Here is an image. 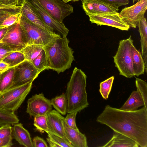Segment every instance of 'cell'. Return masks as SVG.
I'll list each match as a JSON object with an SVG mask.
<instances>
[{"instance_id": "cell-6", "label": "cell", "mask_w": 147, "mask_h": 147, "mask_svg": "<svg viewBox=\"0 0 147 147\" xmlns=\"http://www.w3.org/2000/svg\"><path fill=\"white\" fill-rule=\"evenodd\" d=\"M20 24L25 34L28 45L38 44L45 46L55 39L61 37L59 34H52L37 26L22 15Z\"/></svg>"}, {"instance_id": "cell-8", "label": "cell", "mask_w": 147, "mask_h": 147, "mask_svg": "<svg viewBox=\"0 0 147 147\" xmlns=\"http://www.w3.org/2000/svg\"><path fill=\"white\" fill-rule=\"evenodd\" d=\"M147 8V0H140L135 4L122 9L119 14L130 27L135 28L139 20L144 18Z\"/></svg>"}, {"instance_id": "cell-22", "label": "cell", "mask_w": 147, "mask_h": 147, "mask_svg": "<svg viewBox=\"0 0 147 147\" xmlns=\"http://www.w3.org/2000/svg\"><path fill=\"white\" fill-rule=\"evenodd\" d=\"M133 66L134 76H138L144 74L145 66L141 53L135 47L133 44L131 47Z\"/></svg>"}, {"instance_id": "cell-12", "label": "cell", "mask_w": 147, "mask_h": 147, "mask_svg": "<svg viewBox=\"0 0 147 147\" xmlns=\"http://www.w3.org/2000/svg\"><path fill=\"white\" fill-rule=\"evenodd\" d=\"M27 103L26 112L31 116L46 115L52 109L50 100L46 98L42 93L32 96Z\"/></svg>"}, {"instance_id": "cell-20", "label": "cell", "mask_w": 147, "mask_h": 147, "mask_svg": "<svg viewBox=\"0 0 147 147\" xmlns=\"http://www.w3.org/2000/svg\"><path fill=\"white\" fill-rule=\"evenodd\" d=\"M143 106L147 109L143 98L137 90L132 91L128 99L119 109L125 111H133Z\"/></svg>"}, {"instance_id": "cell-39", "label": "cell", "mask_w": 147, "mask_h": 147, "mask_svg": "<svg viewBox=\"0 0 147 147\" xmlns=\"http://www.w3.org/2000/svg\"><path fill=\"white\" fill-rule=\"evenodd\" d=\"M33 147H47L46 141L42 138L38 136L34 137L32 140Z\"/></svg>"}, {"instance_id": "cell-13", "label": "cell", "mask_w": 147, "mask_h": 147, "mask_svg": "<svg viewBox=\"0 0 147 147\" xmlns=\"http://www.w3.org/2000/svg\"><path fill=\"white\" fill-rule=\"evenodd\" d=\"M88 16L91 23L96 24L97 26H108L124 31H128L130 27L121 18L119 13Z\"/></svg>"}, {"instance_id": "cell-43", "label": "cell", "mask_w": 147, "mask_h": 147, "mask_svg": "<svg viewBox=\"0 0 147 147\" xmlns=\"http://www.w3.org/2000/svg\"><path fill=\"white\" fill-rule=\"evenodd\" d=\"M7 28H0V41L3 39L7 30Z\"/></svg>"}, {"instance_id": "cell-45", "label": "cell", "mask_w": 147, "mask_h": 147, "mask_svg": "<svg viewBox=\"0 0 147 147\" xmlns=\"http://www.w3.org/2000/svg\"><path fill=\"white\" fill-rule=\"evenodd\" d=\"M26 0H18L17 6L21 7L26 2Z\"/></svg>"}, {"instance_id": "cell-14", "label": "cell", "mask_w": 147, "mask_h": 147, "mask_svg": "<svg viewBox=\"0 0 147 147\" xmlns=\"http://www.w3.org/2000/svg\"><path fill=\"white\" fill-rule=\"evenodd\" d=\"M82 7L87 15L114 14L119 8L107 4L99 0H82Z\"/></svg>"}, {"instance_id": "cell-25", "label": "cell", "mask_w": 147, "mask_h": 147, "mask_svg": "<svg viewBox=\"0 0 147 147\" xmlns=\"http://www.w3.org/2000/svg\"><path fill=\"white\" fill-rule=\"evenodd\" d=\"M44 47L38 44L28 45L20 51L24 54L26 60L31 62L40 54Z\"/></svg>"}, {"instance_id": "cell-19", "label": "cell", "mask_w": 147, "mask_h": 147, "mask_svg": "<svg viewBox=\"0 0 147 147\" xmlns=\"http://www.w3.org/2000/svg\"><path fill=\"white\" fill-rule=\"evenodd\" d=\"M104 147H139V145L129 138L117 132L114 131L111 140Z\"/></svg>"}, {"instance_id": "cell-40", "label": "cell", "mask_w": 147, "mask_h": 147, "mask_svg": "<svg viewBox=\"0 0 147 147\" xmlns=\"http://www.w3.org/2000/svg\"><path fill=\"white\" fill-rule=\"evenodd\" d=\"M12 136L0 138V147H10L13 145Z\"/></svg>"}, {"instance_id": "cell-26", "label": "cell", "mask_w": 147, "mask_h": 147, "mask_svg": "<svg viewBox=\"0 0 147 147\" xmlns=\"http://www.w3.org/2000/svg\"><path fill=\"white\" fill-rule=\"evenodd\" d=\"M19 121L14 112L0 108V127L6 125H13Z\"/></svg>"}, {"instance_id": "cell-31", "label": "cell", "mask_w": 147, "mask_h": 147, "mask_svg": "<svg viewBox=\"0 0 147 147\" xmlns=\"http://www.w3.org/2000/svg\"><path fill=\"white\" fill-rule=\"evenodd\" d=\"M135 83L137 90L142 96L145 106L147 108V83L145 81L138 78H136Z\"/></svg>"}, {"instance_id": "cell-9", "label": "cell", "mask_w": 147, "mask_h": 147, "mask_svg": "<svg viewBox=\"0 0 147 147\" xmlns=\"http://www.w3.org/2000/svg\"><path fill=\"white\" fill-rule=\"evenodd\" d=\"M42 6L59 22L63 23L73 12V7L61 0H37Z\"/></svg>"}, {"instance_id": "cell-47", "label": "cell", "mask_w": 147, "mask_h": 147, "mask_svg": "<svg viewBox=\"0 0 147 147\" xmlns=\"http://www.w3.org/2000/svg\"><path fill=\"white\" fill-rule=\"evenodd\" d=\"M133 1V3H134L135 1H138L139 0H132Z\"/></svg>"}, {"instance_id": "cell-28", "label": "cell", "mask_w": 147, "mask_h": 147, "mask_svg": "<svg viewBox=\"0 0 147 147\" xmlns=\"http://www.w3.org/2000/svg\"><path fill=\"white\" fill-rule=\"evenodd\" d=\"M114 77L112 76L100 84L99 92L102 98L107 100L111 91Z\"/></svg>"}, {"instance_id": "cell-42", "label": "cell", "mask_w": 147, "mask_h": 147, "mask_svg": "<svg viewBox=\"0 0 147 147\" xmlns=\"http://www.w3.org/2000/svg\"><path fill=\"white\" fill-rule=\"evenodd\" d=\"M10 67L6 63L1 61H0V74L6 71Z\"/></svg>"}, {"instance_id": "cell-32", "label": "cell", "mask_w": 147, "mask_h": 147, "mask_svg": "<svg viewBox=\"0 0 147 147\" xmlns=\"http://www.w3.org/2000/svg\"><path fill=\"white\" fill-rule=\"evenodd\" d=\"M48 138L56 144L58 147H73L66 139L57 136L50 131L47 132Z\"/></svg>"}, {"instance_id": "cell-5", "label": "cell", "mask_w": 147, "mask_h": 147, "mask_svg": "<svg viewBox=\"0 0 147 147\" xmlns=\"http://www.w3.org/2000/svg\"><path fill=\"white\" fill-rule=\"evenodd\" d=\"M133 44L131 36L127 39L121 40L117 51L113 57L115 66L119 74L128 78L134 76L131 51Z\"/></svg>"}, {"instance_id": "cell-44", "label": "cell", "mask_w": 147, "mask_h": 147, "mask_svg": "<svg viewBox=\"0 0 147 147\" xmlns=\"http://www.w3.org/2000/svg\"><path fill=\"white\" fill-rule=\"evenodd\" d=\"M21 7L17 6H11L4 5L0 3V8L17 9L21 8Z\"/></svg>"}, {"instance_id": "cell-34", "label": "cell", "mask_w": 147, "mask_h": 147, "mask_svg": "<svg viewBox=\"0 0 147 147\" xmlns=\"http://www.w3.org/2000/svg\"><path fill=\"white\" fill-rule=\"evenodd\" d=\"M21 7L17 9L0 8V25L10 16L20 12Z\"/></svg>"}, {"instance_id": "cell-27", "label": "cell", "mask_w": 147, "mask_h": 147, "mask_svg": "<svg viewBox=\"0 0 147 147\" xmlns=\"http://www.w3.org/2000/svg\"><path fill=\"white\" fill-rule=\"evenodd\" d=\"M26 60L24 54L20 51H14L5 57L2 61L10 68L14 67Z\"/></svg>"}, {"instance_id": "cell-15", "label": "cell", "mask_w": 147, "mask_h": 147, "mask_svg": "<svg viewBox=\"0 0 147 147\" xmlns=\"http://www.w3.org/2000/svg\"><path fill=\"white\" fill-rule=\"evenodd\" d=\"M49 131L67 140L64 133V117L56 110H52L46 115Z\"/></svg>"}, {"instance_id": "cell-21", "label": "cell", "mask_w": 147, "mask_h": 147, "mask_svg": "<svg viewBox=\"0 0 147 147\" xmlns=\"http://www.w3.org/2000/svg\"><path fill=\"white\" fill-rule=\"evenodd\" d=\"M141 37V54L144 59L145 66V71L147 68V24L144 17L140 20L137 25Z\"/></svg>"}, {"instance_id": "cell-38", "label": "cell", "mask_w": 147, "mask_h": 147, "mask_svg": "<svg viewBox=\"0 0 147 147\" xmlns=\"http://www.w3.org/2000/svg\"><path fill=\"white\" fill-rule=\"evenodd\" d=\"M12 128L9 125H6L0 127V138L12 136Z\"/></svg>"}, {"instance_id": "cell-35", "label": "cell", "mask_w": 147, "mask_h": 147, "mask_svg": "<svg viewBox=\"0 0 147 147\" xmlns=\"http://www.w3.org/2000/svg\"><path fill=\"white\" fill-rule=\"evenodd\" d=\"M77 113V112H73L68 113L64 118L65 123L69 127L75 129H78L76 122V118Z\"/></svg>"}, {"instance_id": "cell-1", "label": "cell", "mask_w": 147, "mask_h": 147, "mask_svg": "<svg viewBox=\"0 0 147 147\" xmlns=\"http://www.w3.org/2000/svg\"><path fill=\"white\" fill-rule=\"evenodd\" d=\"M97 122L131 138L141 147H147V109L133 111L105 106Z\"/></svg>"}, {"instance_id": "cell-17", "label": "cell", "mask_w": 147, "mask_h": 147, "mask_svg": "<svg viewBox=\"0 0 147 147\" xmlns=\"http://www.w3.org/2000/svg\"><path fill=\"white\" fill-rule=\"evenodd\" d=\"M63 127L65 137L73 147H88L86 137L79 129H75L69 127L64 120Z\"/></svg>"}, {"instance_id": "cell-11", "label": "cell", "mask_w": 147, "mask_h": 147, "mask_svg": "<svg viewBox=\"0 0 147 147\" xmlns=\"http://www.w3.org/2000/svg\"><path fill=\"white\" fill-rule=\"evenodd\" d=\"M39 15L43 22L62 36H67L69 32L63 23L55 19L42 6L37 0H26Z\"/></svg>"}, {"instance_id": "cell-33", "label": "cell", "mask_w": 147, "mask_h": 147, "mask_svg": "<svg viewBox=\"0 0 147 147\" xmlns=\"http://www.w3.org/2000/svg\"><path fill=\"white\" fill-rule=\"evenodd\" d=\"M21 16V12L12 15L6 18L0 25V28H7L20 21Z\"/></svg>"}, {"instance_id": "cell-3", "label": "cell", "mask_w": 147, "mask_h": 147, "mask_svg": "<svg viewBox=\"0 0 147 147\" xmlns=\"http://www.w3.org/2000/svg\"><path fill=\"white\" fill-rule=\"evenodd\" d=\"M86 76L81 69L74 68L65 94L67 99L68 113L80 112L88 106L86 90Z\"/></svg>"}, {"instance_id": "cell-37", "label": "cell", "mask_w": 147, "mask_h": 147, "mask_svg": "<svg viewBox=\"0 0 147 147\" xmlns=\"http://www.w3.org/2000/svg\"><path fill=\"white\" fill-rule=\"evenodd\" d=\"M14 52L10 48L0 41V61Z\"/></svg>"}, {"instance_id": "cell-10", "label": "cell", "mask_w": 147, "mask_h": 147, "mask_svg": "<svg viewBox=\"0 0 147 147\" xmlns=\"http://www.w3.org/2000/svg\"><path fill=\"white\" fill-rule=\"evenodd\" d=\"M40 73L30 61L25 60L15 67L13 80L11 87L32 83Z\"/></svg>"}, {"instance_id": "cell-36", "label": "cell", "mask_w": 147, "mask_h": 147, "mask_svg": "<svg viewBox=\"0 0 147 147\" xmlns=\"http://www.w3.org/2000/svg\"><path fill=\"white\" fill-rule=\"evenodd\" d=\"M107 4L118 8L119 7L126 5L129 3L128 0H99Z\"/></svg>"}, {"instance_id": "cell-46", "label": "cell", "mask_w": 147, "mask_h": 147, "mask_svg": "<svg viewBox=\"0 0 147 147\" xmlns=\"http://www.w3.org/2000/svg\"><path fill=\"white\" fill-rule=\"evenodd\" d=\"M65 3H67L69 1H72L73 2H76L82 0H62Z\"/></svg>"}, {"instance_id": "cell-24", "label": "cell", "mask_w": 147, "mask_h": 147, "mask_svg": "<svg viewBox=\"0 0 147 147\" xmlns=\"http://www.w3.org/2000/svg\"><path fill=\"white\" fill-rule=\"evenodd\" d=\"M51 104L56 111L62 115L67 113V101L65 94L62 93L50 100Z\"/></svg>"}, {"instance_id": "cell-18", "label": "cell", "mask_w": 147, "mask_h": 147, "mask_svg": "<svg viewBox=\"0 0 147 147\" xmlns=\"http://www.w3.org/2000/svg\"><path fill=\"white\" fill-rule=\"evenodd\" d=\"M12 128V136L19 144L26 147H33L32 140L28 131L22 123L14 124Z\"/></svg>"}, {"instance_id": "cell-23", "label": "cell", "mask_w": 147, "mask_h": 147, "mask_svg": "<svg viewBox=\"0 0 147 147\" xmlns=\"http://www.w3.org/2000/svg\"><path fill=\"white\" fill-rule=\"evenodd\" d=\"M15 67L9 68L0 74V93L11 87L13 82Z\"/></svg>"}, {"instance_id": "cell-30", "label": "cell", "mask_w": 147, "mask_h": 147, "mask_svg": "<svg viewBox=\"0 0 147 147\" xmlns=\"http://www.w3.org/2000/svg\"><path fill=\"white\" fill-rule=\"evenodd\" d=\"M31 63L40 73L46 69V56L44 48L38 55Z\"/></svg>"}, {"instance_id": "cell-4", "label": "cell", "mask_w": 147, "mask_h": 147, "mask_svg": "<svg viewBox=\"0 0 147 147\" xmlns=\"http://www.w3.org/2000/svg\"><path fill=\"white\" fill-rule=\"evenodd\" d=\"M32 83L12 87L0 93V108L14 112L20 107L30 92Z\"/></svg>"}, {"instance_id": "cell-7", "label": "cell", "mask_w": 147, "mask_h": 147, "mask_svg": "<svg viewBox=\"0 0 147 147\" xmlns=\"http://www.w3.org/2000/svg\"><path fill=\"white\" fill-rule=\"evenodd\" d=\"M20 21L8 27L5 35L0 41L14 51H20L28 45L26 37Z\"/></svg>"}, {"instance_id": "cell-29", "label": "cell", "mask_w": 147, "mask_h": 147, "mask_svg": "<svg viewBox=\"0 0 147 147\" xmlns=\"http://www.w3.org/2000/svg\"><path fill=\"white\" fill-rule=\"evenodd\" d=\"M34 125L36 129L41 132L49 131L46 115H38L34 117Z\"/></svg>"}, {"instance_id": "cell-41", "label": "cell", "mask_w": 147, "mask_h": 147, "mask_svg": "<svg viewBox=\"0 0 147 147\" xmlns=\"http://www.w3.org/2000/svg\"><path fill=\"white\" fill-rule=\"evenodd\" d=\"M18 0H0V3L6 5L17 6Z\"/></svg>"}, {"instance_id": "cell-2", "label": "cell", "mask_w": 147, "mask_h": 147, "mask_svg": "<svg viewBox=\"0 0 147 147\" xmlns=\"http://www.w3.org/2000/svg\"><path fill=\"white\" fill-rule=\"evenodd\" d=\"M66 36L56 38L44 47L47 60L46 69H52L59 74L69 69L75 60L74 51L68 45Z\"/></svg>"}, {"instance_id": "cell-16", "label": "cell", "mask_w": 147, "mask_h": 147, "mask_svg": "<svg viewBox=\"0 0 147 147\" xmlns=\"http://www.w3.org/2000/svg\"><path fill=\"white\" fill-rule=\"evenodd\" d=\"M20 12L23 17L32 24L52 34L56 33L52 28L43 22L39 15L27 1L21 6Z\"/></svg>"}]
</instances>
